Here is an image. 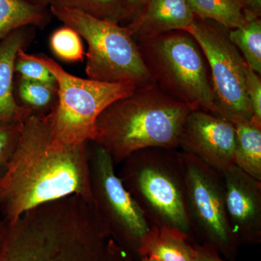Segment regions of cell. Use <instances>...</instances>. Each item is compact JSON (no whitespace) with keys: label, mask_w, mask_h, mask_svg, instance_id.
Masks as SVG:
<instances>
[{"label":"cell","mask_w":261,"mask_h":261,"mask_svg":"<svg viewBox=\"0 0 261 261\" xmlns=\"http://www.w3.org/2000/svg\"><path fill=\"white\" fill-rule=\"evenodd\" d=\"M89 142L65 145L55 137L47 114L23 121L18 145L0 180V216L13 224L24 213L68 196L92 202Z\"/></svg>","instance_id":"cell-1"},{"label":"cell","mask_w":261,"mask_h":261,"mask_svg":"<svg viewBox=\"0 0 261 261\" xmlns=\"http://www.w3.org/2000/svg\"><path fill=\"white\" fill-rule=\"evenodd\" d=\"M90 201L73 195L8 224L0 261H129Z\"/></svg>","instance_id":"cell-2"},{"label":"cell","mask_w":261,"mask_h":261,"mask_svg":"<svg viewBox=\"0 0 261 261\" xmlns=\"http://www.w3.org/2000/svg\"><path fill=\"white\" fill-rule=\"evenodd\" d=\"M191 111L156 84L137 87L99 115L93 142L107 151L116 166L141 149L179 150L182 130Z\"/></svg>","instance_id":"cell-3"},{"label":"cell","mask_w":261,"mask_h":261,"mask_svg":"<svg viewBox=\"0 0 261 261\" xmlns=\"http://www.w3.org/2000/svg\"><path fill=\"white\" fill-rule=\"evenodd\" d=\"M120 165L118 176L149 226L178 230L195 244L185 200L181 151L141 149Z\"/></svg>","instance_id":"cell-4"},{"label":"cell","mask_w":261,"mask_h":261,"mask_svg":"<svg viewBox=\"0 0 261 261\" xmlns=\"http://www.w3.org/2000/svg\"><path fill=\"white\" fill-rule=\"evenodd\" d=\"M154 83L193 111L214 114L215 95L203 53L185 31L165 32L137 40Z\"/></svg>","instance_id":"cell-5"},{"label":"cell","mask_w":261,"mask_h":261,"mask_svg":"<svg viewBox=\"0 0 261 261\" xmlns=\"http://www.w3.org/2000/svg\"><path fill=\"white\" fill-rule=\"evenodd\" d=\"M51 15L80 34L88 45L85 70L88 79L107 83H154L138 44L126 27L91 16L78 10L51 5Z\"/></svg>","instance_id":"cell-6"},{"label":"cell","mask_w":261,"mask_h":261,"mask_svg":"<svg viewBox=\"0 0 261 261\" xmlns=\"http://www.w3.org/2000/svg\"><path fill=\"white\" fill-rule=\"evenodd\" d=\"M19 53L50 70L58 84V98L48 113L55 137L65 145L75 146L93 142L98 117L111 104L127 97L137 88L132 84L107 83L83 79L68 73L56 61L44 55Z\"/></svg>","instance_id":"cell-7"},{"label":"cell","mask_w":261,"mask_h":261,"mask_svg":"<svg viewBox=\"0 0 261 261\" xmlns=\"http://www.w3.org/2000/svg\"><path fill=\"white\" fill-rule=\"evenodd\" d=\"M185 200L195 243L214 247L228 261H236L240 242L228 221L222 173L181 151Z\"/></svg>","instance_id":"cell-8"},{"label":"cell","mask_w":261,"mask_h":261,"mask_svg":"<svg viewBox=\"0 0 261 261\" xmlns=\"http://www.w3.org/2000/svg\"><path fill=\"white\" fill-rule=\"evenodd\" d=\"M205 56L215 95V113L233 124L250 121L253 113L246 93L247 64L228 37V29L196 18L186 29Z\"/></svg>","instance_id":"cell-9"},{"label":"cell","mask_w":261,"mask_h":261,"mask_svg":"<svg viewBox=\"0 0 261 261\" xmlns=\"http://www.w3.org/2000/svg\"><path fill=\"white\" fill-rule=\"evenodd\" d=\"M89 177L92 202L113 240L139 260L141 240L149 225L143 213L123 186L107 151L89 142Z\"/></svg>","instance_id":"cell-10"},{"label":"cell","mask_w":261,"mask_h":261,"mask_svg":"<svg viewBox=\"0 0 261 261\" xmlns=\"http://www.w3.org/2000/svg\"><path fill=\"white\" fill-rule=\"evenodd\" d=\"M235 141L232 123L211 113L193 111L182 130L179 150L223 173L235 165Z\"/></svg>","instance_id":"cell-11"},{"label":"cell","mask_w":261,"mask_h":261,"mask_svg":"<svg viewBox=\"0 0 261 261\" xmlns=\"http://www.w3.org/2000/svg\"><path fill=\"white\" fill-rule=\"evenodd\" d=\"M226 213L240 245L261 243V181L236 165L222 173Z\"/></svg>","instance_id":"cell-12"},{"label":"cell","mask_w":261,"mask_h":261,"mask_svg":"<svg viewBox=\"0 0 261 261\" xmlns=\"http://www.w3.org/2000/svg\"><path fill=\"white\" fill-rule=\"evenodd\" d=\"M34 27L17 29L0 42V122H23L32 113L17 102L15 63L19 50L34 37Z\"/></svg>","instance_id":"cell-13"},{"label":"cell","mask_w":261,"mask_h":261,"mask_svg":"<svg viewBox=\"0 0 261 261\" xmlns=\"http://www.w3.org/2000/svg\"><path fill=\"white\" fill-rule=\"evenodd\" d=\"M187 0H148L141 14L126 25L135 40L182 30L195 20Z\"/></svg>","instance_id":"cell-14"},{"label":"cell","mask_w":261,"mask_h":261,"mask_svg":"<svg viewBox=\"0 0 261 261\" xmlns=\"http://www.w3.org/2000/svg\"><path fill=\"white\" fill-rule=\"evenodd\" d=\"M143 256L161 261H195V250L192 240L181 231L163 226H149L139 247V259Z\"/></svg>","instance_id":"cell-15"},{"label":"cell","mask_w":261,"mask_h":261,"mask_svg":"<svg viewBox=\"0 0 261 261\" xmlns=\"http://www.w3.org/2000/svg\"><path fill=\"white\" fill-rule=\"evenodd\" d=\"M236 132L234 164L261 181V122L255 118L233 124Z\"/></svg>","instance_id":"cell-16"},{"label":"cell","mask_w":261,"mask_h":261,"mask_svg":"<svg viewBox=\"0 0 261 261\" xmlns=\"http://www.w3.org/2000/svg\"><path fill=\"white\" fill-rule=\"evenodd\" d=\"M51 15L49 8L35 6L25 0H0V42L18 29L45 28Z\"/></svg>","instance_id":"cell-17"},{"label":"cell","mask_w":261,"mask_h":261,"mask_svg":"<svg viewBox=\"0 0 261 261\" xmlns=\"http://www.w3.org/2000/svg\"><path fill=\"white\" fill-rule=\"evenodd\" d=\"M17 102L32 114L50 113L58 98V84L24 80L16 82Z\"/></svg>","instance_id":"cell-18"},{"label":"cell","mask_w":261,"mask_h":261,"mask_svg":"<svg viewBox=\"0 0 261 261\" xmlns=\"http://www.w3.org/2000/svg\"><path fill=\"white\" fill-rule=\"evenodd\" d=\"M245 23L238 28L228 30V37L243 55L247 66L258 75L261 74V20L260 18L245 16Z\"/></svg>","instance_id":"cell-19"},{"label":"cell","mask_w":261,"mask_h":261,"mask_svg":"<svg viewBox=\"0 0 261 261\" xmlns=\"http://www.w3.org/2000/svg\"><path fill=\"white\" fill-rule=\"evenodd\" d=\"M195 16L216 22L228 29L245 23L241 7L233 0H187Z\"/></svg>","instance_id":"cell-20"},{"label":"cell","mask_w":261,"mask_h":261,"mask_svg":"<svg viewBox=\"0 0 261 261\" xmlns=\"http://www.w3.org/2000/svg\"><path fill=\"white\" fill-rule=\"evenodd\" d=\"M51 5L78 10L111 23L121 24L130 20L125 0H53Z\"/></svg>","instance_id":"cell-21"},{"label":"cell","mask_w":261,"mask_h":261,"mask_svg":"<svg viewBox=\"0 0 261 261\" xmlns=\"http://www.w3.org/2000/svg\"><path fill=\"white\" fill-rule=\"evenodd\" d=\"M49 47L53 54L63 61L75 63L85 58L82 37L68 25H63L51 34Z\"/></svg>","instance_id":"cell-22"},{"label":"cell","mask_w":261,"mask_h":261,"mask_svg":"<svg viewBox=\"0 0 261 261\" xmlns=\"http://www.w3.org/2000/svg\"><path fill=\"white\" fill-rule=\"evenodd\" d=\"M23 122H0V180L18 145Z\"/></svg>","instance_id":"cell-23"},{"label":"cell","mask_w":261,"mask_h":261,"mask_svg":"<svg viewBox=\"0 0 261 261\" xmlns=\"http://www.w3.org/2000/svg\"><path fill=\"white\" fill-rule=\"evenodd\" d=\"M20 51V50H19ZM15 72L20 78L44 83H57L54 75L46 67L18 53L15 63Z\"/></svg>","instance_id":"cell-24"},{"label":"cell","mask_w":261,"mask_h":261,"mask_svg":"<svg viewBox=\"0 0 261 261\" xmlns=\"http://www.w3.org/2000/svg\"><path fill=\"white\" fill-rule=\"evenodd\" d=\"M246 93L249 105L253 113L254 118L261 122V80L260 75L250 69H245Z\"/></svg>","instance_id":"cell-25"},{"label":"cell","mask_w":261,"mask_h":261,"mask_svg":"<svg viewBox=\"0 0 261 261\" xmlns=\"http://www.w3.org/2000/svg\"><path fill=\"white\" fill-rule=\"evenodd\" d=\"M194 247L195 250V261H228L211 245L195 243Z\"/></svg>","instance_id":"cell-26"},{"label":"cell","mask_w":261,"mask_h":261,"mask_svg":"<svg viewBox=\"0 0 261 261\" xmlns=\"http://www.w3.org/2000/svg\"><path fill=\"white\" fill-rule=\"evenodd\" d=\"M245 16L260 18L261 15V0H239Z\"/></svg>","instance_id":"cell-27"},{"label":"cell","mask_w":261,"mask_h":261,"mask_svg":"<svg viewBox=\"0 0 261 261\" xmlns=\"http://www.w3.org/2000/svg\"><path fill=\"white\" fill-rule=\"evenodd\" d=\"M125 2L129 13L130 22L141 14L148 0H125Z\"/></svg>","instance_id":"cell-28"},{"label":"cell","mask_w":261,"mask_h":261,"mask_svg":"<svg viewBox=\"0 0 261 261\" xmlns=\"http://www.w3.org/2000/svg\"><path fill=\"white\" fill-rule=\"evenodd\" d=\"M27 3H30L35 6L43 8H49L53 3V0H25Z\"/></svg>","instance_id":"cell-29"},{"label":"cell","mask_w":261,"mask_h":261,"mask_svg":"<svg viewBox=\"0 0 261 261\" xmlns=\"http://www.w3.org/2000/svg\"><path fill=\"white\" fill-rule=\"evenodd\" d=\"M7 228H8V224L3 219H0V248L4 242Z\"/></svg>","instance_id":"cell-30"},{"label":"cell","mask_w":261,"mask_h":261,"mask_svg":"<svg viewBox=\"0 0 261 261\" xmlns=\"http://www.w3.org/2000/svg\"><path fill=\"white\" fill-rule=\"evenodd\" d=\"M129 261H161L159 260V259L154 258V257H148V256H143L141 257L139 260H129Z\"/></svg>","instance_id":"cell-31"},{"label":"cell","mask_w":261,"mask_h":261,"mask_svg":"<svg viewBox=\"0 0 261 261\" xmlns=\"http://www.w3.org/2000/svg\"><path fill=\"white\" fill-rule=\"evenodd\" d=\"M233 1L236 2V3H238L239 4V0H233Z\"/></svg>","instance_id":"cell-32"}]
</instances>
